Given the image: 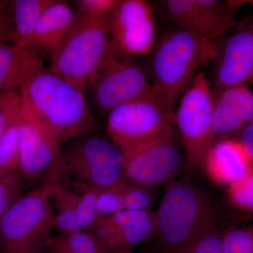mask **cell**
Here are the masks:
<instances>
[{
    "label": "cell",
    "instance_id": "11",
    "mask_svg": "<svg viewBox=\"0 0 253 253\" xmlns=\"http://www.w3.org/2000/svg\"><path fill=\"white\" fill-rule=\"evenodd\" d=\"M121 150L126 179L154 187L172 181L182 163L174 131Z\"/></svg>",
    "mask_w": 253,
    "mask_h": 253
},
{
    "label": "cell",
    "instance_id": "37",
    "mask_svg": "<svg viewBox=\"0 0 253 253\" xmlns=\"http://www.w3.org/2000/svg\"><path fill=\"white\" fill-rule=\"evenodd\" d=\"M250 83H251V84H253V78L252 81H251V82H250Z\"/></svg>",
    "mask_w": 253,
    "mask_h": 253
},
{
    "label": "cell",
    "instance_id": "9",
    "mask_svg": "<svg viewBox=\"0 0 253 253\" xmlns=\"http://www.w3.org/2000/svg\"><path fill=\"white\" fill-rule=\"evenodd\" d=\"M213 104L211 84L205 73L199 71L184 91L174 112V123L191 167L202 166L206 154L215 142Z\"/></svg>",
    "mask_w": 253,
    "mask_h": 253
},
{
    "label": "cell",
    "instance_id": "31",
    "mask_svg": "<svg viewBox=\"0 0 253 253\" xmlns=\"http://www.w3.org/2000/svg\"><path fill=\"white\" fill-rule=\"evenodd\" d=\"M118 0H79L76 1L78 12L93 17H108Z\"/></svg>",
    "mask_w": 253,
    "mask_h": 253
},
{
    "label": "cell",
    "instance_id": "15",
    "mask_svg": "<svg viewBox=\"0 0 253 253\" xmlns=\"http://www.w3.org/2000/svg\"><path fill=\"white\" fill-rule=\"evenodd\" d=\"M155 228L154 210H124L110 217H98L87 231L96 236L107 251L115 253L151 240Z\"/></svg>",
    "mask_w": 253,
    "mask_h": 253
},
{
    "label": "cell",
    "instance_id": "35",
    "mask_svg": "<svg viewBox=\"0 0 253 253\" xmlns=\"http://www.w3.org/2000/svg\"><path fill=\"white\" fill-rule=\"evenodd\" d=\"M114 253H136L131 251L130 249H123L121 251H116Z\"/></svg>",
    "mask_w": 253,
    "mask_h": 253
},
{
    "label": "cell",
    "instance_id": "16",
    "mask_svg": "<svg viewBox=\"0 0 253 253\" xmlns=\"http://www.w3.org/2000/svg\"><path fill=\"white\" fill-rule=\"evenodd\" d=\"M253 120V92L244 84L215 93L212 128L215 141L237 139Z\"/></svg>",
    "mask_w": 253,
    "mask_h": 253
},
{
    "label": "cell",
    "instance_id": "8",
    "mask_svg": "<svg viewBox=\"0 0 253 253\" xmlns=\"http://www.w3.org/2000/svg\"><path fill=\"white\" fill-rule=\"evenodd\" d=\"M151 87L146 71L134 56L111 39L89 87L96 107L109 114L115 108L144 94Z\"/></svg>",
    "mask_w": 253,
    "mask_h": 253
},
{
    "label": "cell",
    "instance_id": "1",
    "mask_svg": "<svg viewBox=\"0 0 253 253\" xmlns=\"http://www.w3.org/2000/svg\"><path fill=\"white\" fill-rule=\"evenodd\" d=\"M156 213L152 239L162 253L184 246L217 229L220 208L208 189L188 180L168 184Z\"/></svg>",
    "mask_w": 253,
    "mask_h": 253
},
{
    "label": "cell",
    "instance_id": "10",
    "mask_svg": "<svg viewBox=\"0 0 253 253\" xmlns=\"http://www.w3.org/2000/svg\"><path fill=\"white\" fill-rule=\"evenodd\" d=\"M19 170L26 182H59L62 144L22 102Z\"/></svg>",
    "mask_w": 253,
    "mask_h": 253
},
{
    "label": "cell",
    "instance_id": "29",
    "mask_svg": "<svg viewBox=\"0 0 253 253\" xmlns=\"http://www.w3.org/2000/svg\"><path fill=\"white\" fill-rule=\"evenodd\" d=\"M94 189L96 191V210L98 217H110L126 210L116 184L109 187Z\"/></svg>",
    "mask_w": 253,
    "mask_h": 253
},
{
    "label": "cell",
    "instance_id": "22",
    "mask_svg": "<svg viewBox=\"0 0 253 253\" xmlns=\"http://www.w3.org/2000/svg\"><path fill=\"white\" fill-rule=\"evenodd\" d=\"M46 248L54 253H107L108 251L102 243L87 231L53 236Z\"/></svg>",
    "mask_w": 253,
    "mask_h": 253
},
{
    "label": "cell",
    "instance_id": "12",
    "mask_svg": "<svg viewBox=\"0 0 253 253\" xmlns=\"http://www.w3.org/2000/svg\"><path fill=\"white\" fill-rule=\"evenodd\" d=\"M158 3L168 22L208 41L225 34L237 23L234 15L239 7L235 0H164Z\"/></svg>",
    "mask_w": 253,
    "mask_h": 253
},
{
    "label": "cell",
    "instance_id": "24",
    "mask_svg": "<svg viewBox=\"0 0 253 253\" xmlns=\"http://www.w3.org/2000/svg\"><path fill=\"white\" fill-rule=\"evenodd\" d=\"M19 125L10 128L0 141V179L19 169Z\"/></svg>",
    "mask_w": 253,
    "mask_h": 253
},
{
    "label": "cell",
    "instance_id": "18",
    "mask_svg": "<svg viewBox=\"0 0 253 253\" xmlns=\"http://www.w3.org/2000/svg\"><path fill=\"white\" fill-rule=\"evenodd\" d=\"M202 166L213 182L229 186L250 172L253 160L239 139H221L208 151Z\"/></svg>",
    "mask_w": 253,
    "mask_h": 253
},
{
    "label": "cell",
    "instance_id": "19",
    "mask_svg": "<svg viewBox=\"0 0 253 253\" xmlns=\"http://www.w3.org/2000/svg\"><path fill=\"white\" fill-rule=\"evenodd\" d=\"M44 67L38 55L31 50L6 43L0 47V95L20 90Z\"/></svg>",
    "mask_w": 253,
    "mask_h": 253
},
{
    "label": "cell",
    "instance_id": "14",
    "mask_svg": "<svg viewBox=\"0 0 253 253\" xmlns=\"http://www.w3.org/2000/svg\"><path fill=\"white\" fill-rule=\"evenodd\" d=\"M234 27L218 44L213 75L215 93L250 83L253 78V13Z\"/></svg>",
    "mask_w": 253,
    "mask_h": 253
},
{
    "label": "cell",
    "instance_id": "5",
    "mask_svg": "<svg viewBox=\"0 0 253 253\" xmlns=\"http://www.w3.org/2000/svg\"><path fill=\"white\" fill-rule=\"evenodd\" d=\"M126 178L122 151L94 131L63 143L59 179L76 188H105Z\"/></svg>",
    "mask_w": 253,
    "mask_h": 253
},
{
    "label": "cell",
    "instance_id": "2",
    "mask_svg": "<svg viewBox=\"0 0 253 253\" xmlns=\"http://www.w3.org/2000/svg\"><path fill=\"white\" fill-rule=\"evenodd\" d=\"M20 91L23 104L62 144L92 132L99 126L83 91L45 66Z\"/></svg>",
    "mask_w": 253,
    "mask_h": 253
},
{
    "label": "cell",
    "instance_id": "7",
    "mask_svg": "<svg viewBox=\"0 0 253 253\" xmlns=\"http://www.w3.org/2000/svg\"><path fill=\"white\" fill-rule=\"evenodd\" d=\"M174 112L167 98L152 86L108 114V134L121 149L152 140L174 131Z\"/></svg>",
    "mask_w": 253,
    "mask_h": 253
},
{
    "label": "cell",
    "instance_id": "26",
    "mask_svg": "<svg viewBox=\"0 0 253 253\" xmlns=\"http://www.w3.org/2000/svg\"><path fill=\"white\" fill-rule=\"evenodd\" d=\"M24 182L19 169L0 179V219L24 196Z\"/></svg>",
    "mask_w": 253,
    "mask_h": 253
},
{
    "label": "cell",
    "instance_id": "13",
    "mask_svg": "<svg viewBox=\"0 0 253 253\" xmlns=\"http://www.w3.org/2000/svg\"><path fill=\"white\" fill-rule=\"evenodd\" d=\"M111 39L135 56L151 52L156 43L154 9L144 0H121L108 16Z\"/></svg>",
    "mask_w": 253,
    "mask_h": 253
},
{
    "label": "cell",
    "instance_id": "23",
    "mask_svg": "<svg viewBox=\"0 0 253 253\" xmlns=\"http://www.w3.org/2000/svg\"><path fill=\"white\" fill-rule=\"evenodd\" d=\"M116 185L122 198L125 209L129 211L152 210L156 196L154 186L135 182L126 177Z\"/></svg>",
    "mask_w": 253,
    "mask_h": 253
},
{
    "label": "cell",
    "instance_id": "32",
    "mask_svg": "<svg viewBox=\"0 0 253 253\" xmlns=\"http://www.w3.org/2000/svg\"><path fill=\"white\" fill-rule=\"evenodd\" d=\"M11 1H0V47L9 41Z\"/></svg>",
    "mask_w": 253,
    "mask_h": 253
},
{
    "label": "cell",
    "instance_id": "27",
    "mask_svg": "<svg viewBox=\"0 0 253 253\" xmlns=\"http://www.w3.org/2000/svg\"><path fill=\"white\" fill-rule=\"evenodd\" d=\"M224 253H253V224L222 233Z\"/></svg>",
    "mask_w": 253,
    "mask_h": 253
},
{
    "label": "cell",
    "instance_id": "3",
    "mask_svg": "<svg viewBox=\"0 0 253 253\" xmlns=\"http://www.w3.org/2000/svg\"><path fill=\"white\" fill-rule=\"evenodd\" d=\"M218 44L176 28L163 33L151 55L152 86L174 108L201 66L215 59Z\"/></svg>",
    "mask_w": 253,
    "mask_h": 253
},
{
    "label": "cell",
    "instance_id": "33",
    "mask_svg": "<svg viewBox=\"0 0 253 253\" xmlns=\"http://www.w3.org/2000/svg\"><path fill=\"white\" fill-rule=\"evenodd\" d=\"M242 143L253 160V120L237 138Z\"/></svg>",
    "mask_w": 253,
    "mask_h": 253
},
{
    "label": "cell",
    "instance_id": "36",
    "mask_svg": "<svg viewBox=\"0 0 253 253\" xmlns=\"http://www.w3.org/2000/svg\"><path fill=\"white\" fill-rule=\"evenodd\" d=\"M41 253H54L51 250L48 249V248H45Z\"/></svg>",
    "mask_w": 253,
    "mask_h": 253
},
{
    "label": "cell",
    "instance_id": "17",
    "mask_svg": "<svg viewBox=\"0 0 253 253\" xmlns=\"http://www.w3.org/2000/svg\"><path fill=\"white\" fill-rule=\"evenodd\" d=\"M68 189L61 183L53 185L52 201L56 211L54 229L61 233L87 231L98 219L94 188Z\"/></svg>",
    "mask_w": 253,
    "mask_h": 253
},
{
    "label": "cell",
    "instance_id": "34",
    "mask_svg": "<svg viewBox=\"0 0 253 253\" xmlns=\"http://www.w3.org/2000/svg\"><path fill=\"white\" fill-rule=\"evenodd\" d=\"M235 2L239 7L246 4L253 5V0H235Z\"/></svg>",
    "mask_w": 253,
    "mask_h": 253
},
{
    "label": "cell",
    "instance_id": "30",
    "mask_svg": "<svg viewBox=\"0 0 253 253\" xmlns=\"http://www.w3.org/2000/svg\"><path fill=\"white\" fill-rule=\"evenodd\" d=\"M228 187L231 204L242 211L253 212V167L244 178Z\"/></svg>",
    "mask_w": 253,
    "mask_h": 253
},
{
    "label": "cell",
    "instance_id": "20",
    "mask_svg": "<svg viewBox=\"0 0 253 253\" xmlns=\"http://www.w3.org/2000/svg\"><path fill=\"white\" fill-rule=\"evenodd\" d=\"M75 12L66 3L54 0L42 14L37 26L30 50L54 52L76 20Z\"/></svg>",
    "mask_w": 253,
    "mask_h": 253
},
{
    "label": "cell",
    "instance_id": "4",
    "mask_svg": "<svg viewBox=\"0 0 253 253\" xmlns=\"http://www.w3.org/2000/svg\"><path fill=\"white\" fill-rule=\"evenodd\" d=\"M111 39L108 17H93L78 11L72 26L50 55V70L84 92L90 86Z\"/></svg>",
    "mask_w": 253,
    "mask_h": 253
},
{
    "label": "cell",
    "instance_id": "28",
    "mask_svg": "<svg viewBox=\"0 0 253 253\" xmlns=\"http://www.w3.org/2000/svg\"><path fill=\"white\" fill-rule=\"evenodd\" d=\"M164 253H224L222 233L214 229L184 246Z\"/></svg>",
    "mask_w": 253,
    "mask_h": 253
},
{
    "label": "cell",
    "instance_id": "6",
    "mask_svg": "<svg viewBox=\"0 0 253 253\" xmlns=\"http://www.w3.org/2000/svg\"><path fill=\"white\" fill-rule=\"evenodd\" d=\"M54 183L36 186L0 219V253H41L45 249L55 229Z\"/></svg>",
    "mask_w": 253,
    "mask_h": 253
},
{
    "label": "cell",
    "instance_id": "21",
    "mask_svg": "<svg viewBox=\"0 0 253 253\" xmlns=\"http://www.w3.org/2000/svg\"><path fill=\"white\" fill-rule=\"evenodd\" d=\"M54 0H16L11 1V44L30 49L35 31L45 10Z\"/></svg>",
    "mask_w": 253,
    "mask_h": 253
},
{
    "label": "cell",
    "instance_id": "25",
    "mask_svg": "<svg viewBox=\"0 0 253 253\" xmlns=\"http://www.w3.org/2000/svg\"><path fill=\"white\" fill-rule=\"evenodd\" d=\"M22 96L20 90L0 95V141L10 128L21 122Z\"/></svg>",
    "mask_w": 253,
    "mask_h": 253
}]
</instances>
